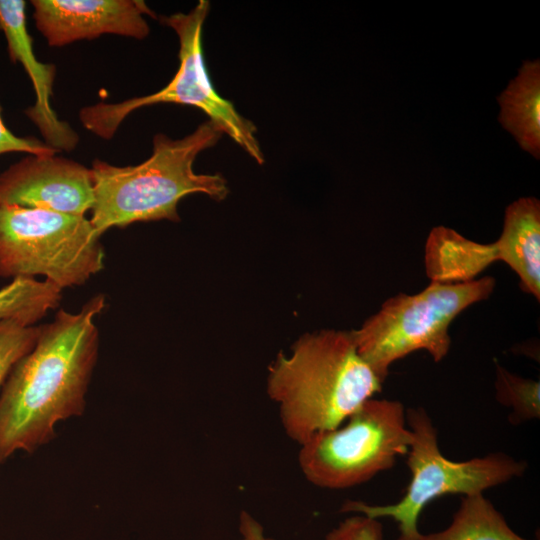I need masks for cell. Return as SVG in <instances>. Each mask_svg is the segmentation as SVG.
I'll return each instance as SVG.
<instances>
[{
	"label": "cell",
	"instance_id": "obj_1",
	"mask_svg": "<svg viewBox=\"0 0 540 540\" xmlns=\"http://www.w3.org/2000/svg\"><path fill=\"white\" fill-rule=\"evenodd\" d=\"M104 307L105 296L97 294L78 312L60 309L39 326L33 348L0 389V464L47 444L59 422L85 411L100 345L95 319Z\"/></svg>",
	"mask_w": 540,
	"mask_h": 540
},
{
	"label": "cell",
	"instance_id": "obj_2",
	"mask_svg": "<svg viewBox=\"0 0 540 540\" xmlns=\"http://www.w3.org/2000/svg\"><path fill=\"white\" fill-rule=\"evenodd\" d=\"M383 381L359 355L352 331L302 335L268 367L267 394L285 434L299 446L340 426Z\"/></svg>",
	"mask_w": 540,
	"mask_h": 540
},
{
	"label": "cell",
	"instance_id": "obj_3",
	"mask_svg": "<svg viewBox=\"0 0 540 540\" xmlns=\"http://www.w3.org/2000/svg\"><path fill=\"white\" fill-rule=\"evenodd\" d=\"M222 135L208 120L181 139L156 134L151 156L140 164L121 167L96 159L90 169L94 188L90 221L96 232L102 236L113 227L136 222H178V203L192 193L225 199L229 190L221 174H198L193 169L198 154Z\"/></svg>",
	"mask_w": 540,
	"mask_h": 540
},
{
	"label": "cell",
	"instance_id": "obj_4",
	"mask_svg": "<svg viewBox=\"0 0 540 540\" xmlns=\"http://www.w3.org/2000/svg\"><path fill=\"white\" fill-rule=\"evenodd\" d=\"M411 443L406 464L411 479L403 497L393 504L372 505L347 501L342 512L372 518H392L397 523V540H420L418 520L424 508L437 498L460 494L470 496L521 477L527 469L523 460L502 453H489L465 461L446 458L438 444V432L422 407L406 410Z\"/></svg>",
	"mask_w": 540,
	"mask_h": 540
},
{
	"label": "cell",
	"instance_id": "obj_5",
	"mask_svg": "<svg viewBox=\"0 0 540 540\" xmlns=\"http://www.w3.org/2000/svg\"><path fill=\"white\" fill-rule=\"evenodd\" d=\"M495 279L467 282H431L419 293H399L353 330L357 351L384 382L389 367L406 355L425 350L435 362L449 352L451 322L467 307L487 299Z\"/></svg>",
	"mask_w": 540,
	"mask_h": 540
},
{
	"label": "cell",
	"instance_id": "obj_6",
	"mask_svg": "<svg viewBox=\"0 0 540 540\" xmlns=\"http://www.w3.org/2000/svg\"><path fill=\"white\" fill-rule=\"evenodd\" d=\"M100 238L85 216L0 205V278L81 286L104 268Z\"/></svg>",
	"mask_w": 540,
	"mask_h": 540
},
{
	"label": "cell",
	"instance_id": "obj_7",
	"mask_svg": "<svg viewBox=\"0 0 540 540\" xmlns=\"http://www.w3.org/2000/svg\"><path fill=\"white\" fill-rule=\"evenodd\" d=\"M209 9V2L200 0L188 13L161 17V22L172 28L179 39V67L164 88L118 103L99 102L84 107L79 113L82 125L108 140L124 119L137 109L160 103L188 105L202 110L223 134L262 165L264 154L256 137L255 125L243 117L232 102L217 93L209 78L202 50L203 25Z\"/></svg>",
	"mask_w": 540,
	"mask_h": 540
},
{
	"label": "cell",
	"instance_id": "obj_8",
	"mask_svg": "<svg viewBox=\"0 0 540 540\" xmlns=\"http://www.w3.org/2000/svg\"><path fill=\"white\" fill-rule=\"evenodd\" d=\"M410 443L403 404L372 397L340 426L300 445L298 465L318 488L347 489L391 469Z\"/></svg>",
	"mask_w": 540,
	"mask_h": 540
},
{
	"label": "cell",
	"instance_id": "obj_9",
	"mask_svg": "<svg viewBox=\"0 0 540 540\" xmlns=\"http://www.w3.org/2000/svg\"><path fill=\"white\" fill-rule=\"evenodd\" d=\"M93 204L91 170L55 154H28L0 174V205L85 216Z\"/></svg>",
	"mask_w": 540,
	"mask_h": 540
},
{
	"label": "cell",
	"instance_id": "obj_10",
	"mask_svg": "<svg viewBox=\"0 0 540 540\" xmlns=\"http://www.w3.org/2000/svg\"><path fill=\"white\" fill-rule=\"evenodd\" d=\"M37 29L49 46L60 47L103 34L144 39L147 16L155 13L140 0H32Z\"/></svg>",
	"mask_w": 540,
	"mask_h": 540
},
{
	"label": "cell",
	"instance_id": "obj_11",
	"mask_svg": "<svg viewBox=\"0 0 540 540\" xmlns=\"http://www.w3.org/2000/svg\"><path fill=\"white\" fill-rule=\"evenodd\" d=\"M25 8L23 0H0V30L5 35L10 59L23 66L36 95L34 105L27 108L25 114L39 129L47 146L57 152L72 151L79 136L69 123L59 119L51 106L56 68L36 58Z\"/></svg>",
	"mask_w": 540,
	"mask_h": 540
},
{
	"label": "cell",
	"instance_id": "obj_12",
	"mask_svg": "<svg viewBox=\"0 0 540 540\" xmlns=\"http://www.w3.org/2000/svg\"><path fill=\"white\" fill-rule=\"evenodd\" d=\"M501 260L514 270L526 292L540 299V203L522 197L505 210L498 239Z\"/></svg>",
	"mask_w": 540,
	"mask_h": 540
},
{
	"label": "cell",
	"instance_id": "obj_13",
	"mask_svg": "<svg viewBox=\"0 0 540 540\" xmlns=\"http://www.w3.org/2000/svg\"><path fill=\"white\" fill-rule=\"evenodd\" d=\"M501 260L498 242L480 244L443 226L431 230L425 247L426 273L432 282L474 280L491 263Z\"/></svg>",
	"mask_w": 540,
	"mask_h": 540
},
{
	"label": "cell",
	"instance_id": "obj_14",
	"mask_svg": "<svg viewBox=\"0 0 540 540\" xmlns=\"http://www.w3.org/2000/svg\"><path fill=\"white\" fill-rule=\"evenodd\" d=\"M499 121L520 147L540 156V61H525L518 75L498 96Z\"/></svg>",
	"mask_w": 540,
	"mask_h": 540
},
{
	"label": "cell",
	"instance_id": "obj_15",
	"mask_svg": "<svg viewBox=\"0 0 540 540\" xmlns=\"http://www.w3.org/2000/svg\"><path fill=\"white\" fill-rule=\"evenodd\" d=\"M420 540H529L515 533L483 493L462 496L450 525Z\"/></svg>",
	"mask_w": 540,
	"mask_h": 540
},
{
	"label": "cell",
	"instance_id": "obj_16",
	"mask_svg": "<svg viewBox=\"0 0 540 540\" xmlns=\"http://www.w3.org/2000/svg\"><path fill=\"white\" fill-rule=\"evenodd\" d=\"M62 289L46 280L16 278L0 288V323L8 320L36 325L59 306Z\"/></svg>",
	"mask_w": 540,
	"mask_h": 540
},
{
	"label": "cell",
	"instance_id": "obj_17",
	"mask_svg": "<svg viewBox=\"0 0 540 540\" xmlns=\"http://www.w3.org/2000/svg\"><path fill=\"white\" fill-rule=\"evenodd\" d=\"M495 397L510 408L509 422L521 424L540 417V383L509 372L496 365Z\"/></svg>",
	"mask_w": 540,
	"mask_h": 540
},
{
	"label": "cell",
	"instance_id": "obj_18",
	"mask_svg": "<svg viewBox=\"0 0 540 540\" xmlns=\"http://www.w3.org/2000/svg\"><path fill=\"white\" fill-rule=\"evenodd\" d=\"M38 334L37 325L15 320L0 323V389L14 364L33 348Z\"/></svg>",
	"mask_w": 540,
	"mask_h": 540
},
{
	"label": "cell",
	"instance_id": "obj_19",
	"mask_svg": "<svg viewBox=\"0 0 540 540\" xmlns=\"http://www.w3.org/2000/svg\"><path fill=\"white\" fill-rule=\"evenodd\" d=\"M383 525L377 518L355 514L341 521L325 540H383Z\"/></svg>",
	"mask_w": 540,
	"mask_h": 540
},
{
	"label": "cell",
	"instance_id": "obj_20",
	"mask_svg": "<svg viewBox=\"0 0 540 540\" xmlns=\"http://www.w3.org/2000/svg\"><path fill=\"white\" fill-rule=\"evenodd\" d=\"M9 152H23L33 155H54L56 150L33 137H19L11 132L1 117L0 109V155Z\"/></svg>",
	"mask_w": 540,
	"mask_h": 540
},
{
	"label": "cell",
	"instance_id": "obj_21",
	"mask_svg": "<svg viewBox=\"0 0 540 540\" xmlns=\"http://www.w3.org/2000/svg\"><path fill=\"white\" fill-rule=\"evenodd\" d=\"M239 538L237 540H275L267 536L262 524L248 511H242L238 524Z\"/></svg>",
	"mask_w": 540,
	"mask_h": 540
}]
</instances>
